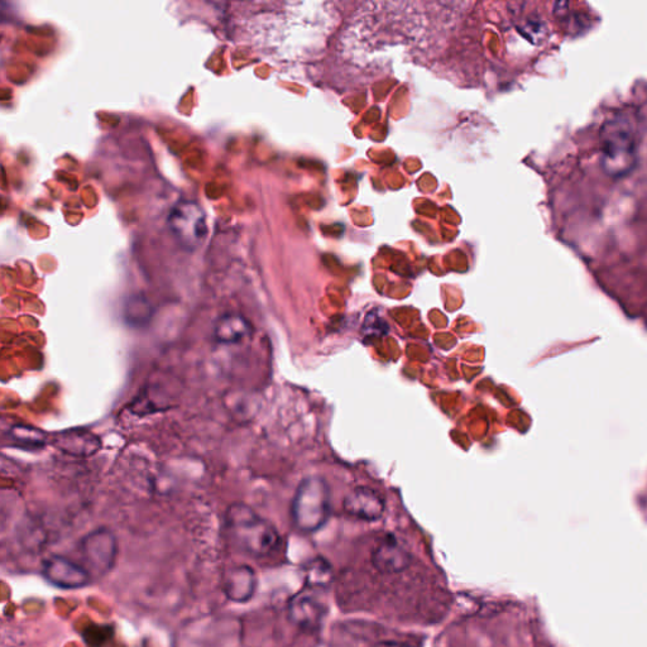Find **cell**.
<instances>
[{
  "instance_id": "1",
  "label": "cell",
  "mask_w": 647,
  "mask_h": 647,
  "mask_svg": "<svg viewBox=\"0 0 647 647\" xmlns=\"http://www.w3.org/2000/svg\"><path fill=\"white\" fill-rule=\"evenodd\" d=\"M599 166L611 179H623L639 164L641 122L635 110H617L599 129Z\"/></svg>"
},
{
  "instance_id": "2",
  "label": "cell",
  "mask_w": 647,
  "mask_h": 647,
  "mask_svg": "<svg viewBox=\"0 0 647 647\" xmlns=\"http://www.w3.org/2000/svg\"><path fill=\"white\" fill-rule=\"evenodd\" d=\"M224 533L234 548L253 558L270 557L281 545L276 527L243 503H234L225 512Z\"/></svg>"
},
{
  "instance_id": "3",
  "label": "cell",
  "mask_w": 647,
  "mask_h": 647,
  "mask_svg": "<svg viewBox=\"0 0 647 647\" xmlns=\"http://www.w3.org/2000/svg\"><path fill=\"white\" fill-rule=\"evenodd\" d=\"M330 515L328 484L318 477L306 478L297 488L291 516L296 529L315 533L327 524Z\"/></svg>"
},
{
  "instance_id": "4",
  "label": "cell",
  "mask_w": 647,
  "mask_h": 647,
  "mask_svg": "<svg viewBox=\"0 0 647 647\" xmlns=\"http://www.w3.org/2000/svg\"><path fill=\"white\" fill-rule=\"evenodd\" d=\"M79 550L83 565L90 574L103 577L117 562L118 541L112 531L103 527L85 535L80 541Z\"/></svg>"
},
{
  "instance_id": "5",
  "label": "cell",
  "mask_w": 647,
  "mask_h": 647,
  "mask_svg": "<svg viewBox=\"0 0 647 647\" xmlns=\"http://www.w3.org/2000/svg\"><path fill=\"white\" fill-rule=\"evenodd\" d=\"M169 227L177 241L189 251L200 247L208 236L204 210L191 201H181L172 208Z\"/></svg>"
},
{
  "instance_id": "6",
  "label": "cell",
  "mask_w": 647,
  "mask_h": 647,
  "mask_svg": "<svg viewBox=\"0 0 647 647\" xmlns=\"http://www.w3.org/2000/svg\"><path fill=\"white\" fill-rule=\"evenodd\" d=\"M319 591L305 587L296 593L287 605L289 620L299 629L313 632L318 631L328 615L327 603L320 597Z\"/></svg>"
},
{
  "instance_id": "7",
  "label": "cell",
  "mask_w": 647,
  "mask_h": 647,
  "mask_svg": "<svg viewBox=\"0 0 647 647\" xmlns=\"http://www.w3.org/2000/svg\"><path fill=\"white\" fill-rule=\"evenodd\" d=\"M42 575L52 586L61 589H80L93 581V575L83 564L59 555L43 560Z\"/></svg>"
},
{
  "instance_id": "8",
  "label": "cell",
  "mask_w": 647,
  "mask_h": 647,
  "mask_svg": "<svg viewBox=\"0 0 647 647\" xmlns=\"http://www.w3.org/2000/svg\"><path fill=\"white\" fill-rule=\"evenodd\" d=\"M410 551L395 539L387 536L372 551V565L381 574H399L411 564Z\"/></svg>"
},
{
  "instance_id": "9",
  "label": "cell",
  "mask_w": 647,
  "mask_h": 647,
  "mask_svg": "<svg viewBox=\"0 0 647 647\" xmlns=\"http://www.w3.org/2000/svg\"><path fill=\"white\" fill-rule=\"evenodd\" d=\"M385 500L375 490L358 487L344 500V511L354 519L377 521L385 514Z\"/></svg>"
},
{
  "instance_id": "10",
  "label": "cell",
  "mask_w": 647,
  "mask_h": 647,
  "mask_svg": "<svg viewBox=\"0 0 647 647\" xmlns=\"http://www.w3.org/2000/svg\"><path fill=\"white\" fill-rule=\"evenodd\" d=\"M256 589V573L248 565L234 567L224 575L223 592L230 601L236 603L251 601Z\"/></svg>"
},
{
  "instance_id": "11",
  "label": "cell",
  "mask_w": 647,
  "mask_h": 647,
  "mask_svg": "<svg viewBox=\"0 0 647 647\" xmlns=\"http://www.w3.org/2000/svg\"><path fill=\"white\" fill-rule=\"evenodd\" d=\"M57 449L73 457H90L98 452L100 442L97 436L86 430H67L52 440Z\"/></svg>"
},
{
  "instance_id": "12",
  "label": "cell",
  "mask_w": 647,
  "mask_h": 647,
  "mask_svg": "<svg viewBox=\"0 0 647 647\" xmlns=\"http://www.w3.org/2000/svg\"><path fill=\"white\" fill-rule=\"evenodd\" d=\"M252 335V325L238 314H225L214 325V339L220 344H238Z\"/></svg>"
},
{
  "instance_id": "13",
  "label": "cell",
  "mask_w": 647,
  "mask_h": 647,
  "mask_svg": "<svg viewBox=\"0 0 647 647\" xmlns=\"http://www.w3.org/2000/svg\"><path fill=\"white\" fill-rule=\"evenodd\" d=\"M305 587L323 592L333 583L334 573L328 560L318 557L305 565Z\"/></svg>"
},
{
  "instance_id": "14",
  "label": "cell",
  "mask_w": 647,
  "mask_h": 647,
  "mask_svg": "<svg viewBox=\"0 0 647 647\" xmlns=\"http://www.w3.org/2000/svg\"><path fill=\"white\" fill-rule=\"evenodd\" d=\"M8 440L11 447L35 450L45 447L47 436L40 429L28 425H14L8 430Z\"/></svg>"
},
{
  "instance_id": "15",
  "label": "cell",
  "mask_w": 647,
  "mask_h": 647,
  "mask_svg": "<svg viewBox=\"0 0 647 647\" xmlns=\"http://www.w3.org/2000/svg\"><path fill=\"white\" fill-rule=\"evenodd\" d=\"M123 316L129 327L145 328L152 320V305L143 296H133L124 306Z\"/></svg>"
},
{
  "instance_id": "16",
  "label": "cell",
  "mask_w": 647,
  "mask_h": 647,
  "mask_svg": "<svg viewBox=\"0 0 647 647\" xmlns=\"http://www.w3.org/2000/svg\"><path fill=\"white\" fill-rule=\"evenodd\" d=\"M373 647H420V646L410 644V642H406V641L388 640V641L378 642V644Z\"/></svg>"
}]
</instances>
